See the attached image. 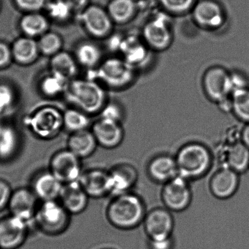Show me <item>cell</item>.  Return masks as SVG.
I'll return each mask as SVG.
<instances>
[{"label": "cell", "instance_id": "cell-2", "mask_svg": "<svg viewBox=\"0 0 249 249\" xmlns=\"http://www.w3.org/2000/svg\"><path fill=\"white\" fill-rule=\"evenodd\" d=\"M64 94L67 101L75 108L89 116L101 113L107 104L106 90L94 79L71 80Z\"/></svg>", "mask_w": 249, "mask_h": 249}, {"label": "cell", "instance_id": "cell-40", "mask_svg": "<svg viewBox=\"0 0 249 249\" xmlns=\"http://www.w3.org/2000/svg\"><path fill=\"white\" fill-rule=\"evenodd\" d=\"M12 192L13 190L9 183L0 179V211L8 206Z\"/></svg>", "mask_w": 249, "mask_h": 249}, {"label": "cell", "instance_id": "cell-14", "mask_svg": "<svg viewBox=\"0 0 249 249\" xmlns=\"http://www.w3.org/2000/svg\"><path fill=\"white\" fill-rule=\"evenodd\" d=\"M79 19L87 33L95 38L106 37L113 29L114 22L108 12L99 6L85 7Z\"/></svg>", "mask_w": 249, "mask_h": 249}, {"label": "cell", "instance_id": "cell-33", "mask_svg": "<svg viewBox=\"0 0 249 249\" xmlns=\"http://www.w3.org/2000/svg\"><path fill=\"white\" fill-rule=\"evenodd\" d=\"M146 46H148L145 42L141 43L133 38L121 41L120 50L123 53L124 59L135 67L146 56Z\"/></svg>", "mask_w": 249, "mask_h": 249}, {"label": "cell", "instance_id": "cell-6", "mask_svg": "<svg viewBox=\"0 0 249 249\" xmlns=\"http://www.w3.org/2000/svg\"><path fill=\"white\" fill-rule=\"evenodd\" d=\"M94 72L102 84L115 89L129 86L136 76L135 67L124 58L118 57L102 61Z\"/></svg>", "mask_w": 249, "mask_h": 249}, {"label": "cell", "instance_id": "cell-17", "mask_svg": "<svg viewBox=\"0 0 249 249\" xmlns=\"http://www.w3.org/2000/svg\"><path fill=\"white\" fill-rule=\"evenodd\" d=\"M63 184L50 170L38 171L31 180V190L40 202L59 199Z\"/></svg>", "mask_w": 249, "mask_h": 249}, {"label": "cell", "instance_id": "cell-32", "mask_svg": "<svg viewBox=\"0 0 249 249\" xmlns=\"http://www.w3.org/2000/svg\"><path fill=\"white\" fill-rule=\"evenodd\" d=\"M89 116L77 108L67 109L63 113L64 129L70 133L87 129L90 124Z\"/></svg>", "mask_w": 249, "mask_h": 249}, {"label": "cell", "instance_id": "cell-43", "mask_svg": "<svg viewBox=\"0 0 249 249\" xmlns=\"http://www.w3.org/2000/svg\"><path fill=\"white\" fill-rule=\"evenodd\" d=\"M151 249H172V237L160 240H150Z\"/></svg>", "mask_w": 249, "mask_h": 249}, {"label": "cell", "instance_id": "cell-39", "mask_svg": "<svg viewBox=\"0 0 249 249\" xmlns=\"http://www.w3.org/2000/svg\"><path fill=\"white\" fill-rule=\"evenodd\" d=\"M101 114V118L111 119L120 123L123 117L121 108L115 104H107L102 109Z\"/></svg>", "mask_w": 249, "mask_h": 249}, {"label": "cell", "instance_id": "cell-23", "mask_svg": "<svg viewBox=\"0 0 249 249\" xmlns=\"http://www.w3.org/2000/svg\"><path fill=\"white\" fill-rule=\"evenodd\" d=\"M67 144V148L80 160L94 155L99 146L94 134L91 129H89L70 133Z\"/></svg>", "mask_w": 249, "mask_h": 249}, {"label": "cell", "instance_id": "cell-18", "mask_svg": "<svg viewBox=\"0 0 249 249\" xmlns=\"http://www.w3.org/2000/svg\"><path fill=\"white\" fill-rule=\"evenodd\" d=\"M239 173L229 167L217 171L210 180L209 187L211 194L216 198H230L236 194L240 185Z\"/></svg>", "mask_w": 249, "mask_h": 249}, {"label": "cell", "instance_id": "cell-21", "mask_svg": "<svg viewBox=\"0 0 249 249\" xmlns=\"http://www.w3.org/2000/svg\"><path fill=\"white\" fill-rule=\"evenodd\" d=\"M89 199L79 181H77L63 184L58 201L72 215H77L87 209Z\"/></svg>", "mask_w": 249, "mask_h": 249}, {"label": "cell", "instance_id": "cell-19", "mask_svg": "<svg viewBox=\"0 0 249 249\" xmlns=\"http://www.w3.org/2000/svg\"><path fill=\"white\" fill-rule=\"evenodd\" d=\"M79 182L90 198L99 199L111 195L108 171L99 168L84 171Z\"/></svg>", "mask_w": 249, "mask_h": 249}, {"label": "cell", "instance_id": "cell-20", "mask_svg": "<svg viewBox=\"0 0 249 249\" xmlns=\"http://www.w3.org/2000/svg\"><path fill=\"white\" fill-rule=\"evenodd\" d=\"M108 172L110 192L113 196L130 192L137 180V172L129 163H118Z\"/></svg>", "mask_w": 249, "mask_h": 249}, {"label": "cell", "instance_id": "cell-26", "mask_svg": "<svg viewBox=\"0 0 249 249\" xmlns=\"http://www.w3.org/2000/svg\"><path fill=\"white\" fill-rule=\"evenodd\" d=\"M77 65L74 56L66 51H60L51 57L50 71L60 75L69 81L75 79L78 71Z\"/></svg>", "mask_w": 249, "mask_h": 249}, {"label": "cell", "instance_id": "cell-42", "mask_svg": "<svg viewBox=\"0 0 249 249\" xmlns=\"http://www.w3.org/2000/svg\"><path fill=\"white\" fill-rule=\"evenodd\" d=\"M12 57L11 50L6 44L0 43V67L7 64Z\"/></svg>", "mask_w": 249, "mask_h": 249}, {"label": "cell", "instance_id": "cell-24", "mask_svg": "<svg viewBox=\"0 0 249 249\" xmlns=\"http://www.w3.org/2000/svg\"><path fill=\"white\" fill-rule=\"evenodd\" d=\"M12 57L19 64L28 65L34 63L40 54L38 41L24 36L15 41L11 49Z\"/></svg>", "mask_w": 249, "mask_h": 249}, {"label": "cell", "instance_id": "cell-44", "mask_svg": "<svg viewBox=\"0 0 249 249\" xmlns=\"http://www.w3.org/2000/svg\"><path fill=\"white\" fill-rule=\"evenodd\" d=\"M73 10L84 9L89 0H66Z\"/></svg>", "mask_w": 249, "mask_h": 249}, {"label": "cell", "instance_id": "cell-7", "mask_svg": "<svg viewBox=\"0 0 249 249\" xmlns=\"http://www.w3.org/2000/svg\"><path fill=\"white\" fill-rule=\"evenodd\" d=\"M81 160L68 148L62 149L51 156L48 169L63 184L79 181L84 172Z\"/></svg>", "mask_w": 249, "mask_h": 249}, {"label": "cell", "instance_id": "cell-31", "mask_svg": "<svg viewBox=\"0 0 249 249\" xmlns=\"http://www.w3.org/2000/svg\"><path fill=\"white\" fill-rule=\"evenodd\" d=\"M70 82L60 75L50 71L40 80L39 89L43 96L54 98L65 94Z\"/></svg>", "mask_w": 249, "mask_h": 249}, {"label": "cell", "instance_id": "cell-35", "mask_svg": "<svg viewBox=\"0 0 249 249\" xmlns=\"http://www.w3.org/2000/svg\"><path fill=\"white\" fill-rule=\"evenodd\" d=\"M39 51L41 54L52 57L60 52L62 46V40L58 34L46 32L38 41Z\"/></svg>", "mask_w": 249, "mask_h": 249}, {"label": "cell", "instance_id": "cell-9", "mask_svg": "<svg viewBox=\"0 0 249 249\" xmlns=\"http://www.w3.org/2000/svg\"><path fill=\"white\" fill-rule=\"evenodd\" d=\"M202 84L207 96L218 104L230 99L232 94L231 73L219 66L206 71Z\"/></svg>", "mask_w": 249, "mask_h": 249}, {"label": "cell", "instance_id": "cell-28", "mask_svg": "<svg viewBox=\"0 0 249 249\" xmlns=\"http://www.w3.org/2000/svg\"><path fill=\"white\" fill-rule=\"evenodd\" d=\"M74 57L78 65L89 69H94L101 63V50L96 44L85 41L77 45Z\"/></svg>", "mask_w": 249, "mask_h": 249}, {"label": "cell", "instance_id": "cell-30", "mask_svg": "<svg viewBox=\"0 0 249 249\" xmlns=\"http://www.w3.org/2000/svg\"><path fill=\"white\" fill-rule=\"evenodd\" d=\"M135 0H112L109 4L107 12L114 23H128L136 13Z\"/></svg>", "mask_w": 249, "mask_h": 249}, {"label": "cell", "instance_id": "cell-10", "mask_svg": "<svg viewBox=\"0 0 249 249\" xmlns=\"http://www.w3.org/2000/svg\"><path fill=\"white\" fill-rule=\"evenodd\" d=\"M142 224L150 240L172 237L174 228V218L171 211L165 207H157L146 212Z\"/></svg>", "mask_w": 249, "mask_h": 249}, {"label": "cell", "instance_id": "cell-34", "mask_svg": "<svg viewBox=\"0 0 249 249\" xmlns=\"http://www.w3.org/2000/svg\"><path fill=\"white\" fill-rule=\"evenodd\" d=\"M231 98L234 114L241 121L249 124V87L233 92Z\"/></svg>", "mask_w": 249, "mask_h": 249}, {"label": "cell", "instance_id": "cell-13", "mask_svg": "<svg viewBox=\"0 0 249 249\" xmlns=\"http://www.w3.org/2000/svg\"><path fill=\"white\" fill-rule=\"evenodd\" d=\"M40 202L30 187H19L13 190L7 208L9 214L29 224L34 221Z\"/></svg>", "mask_w": 249, "mask_h": 249}, {"label": "cell", "instance_id": "cell-15", "mask_svg": "<svg viewBox=\"0 0 249 249\" xmlns=\"http://www.w3.org/2000/svg\"><path fill=\"white\" fill-rule=\"evenodd\" d=\"M192 18L197 24L206 29L220 28L226 20L223 7L213 0H201L192 9Z\"/></svg>", "mask_w": 249, "mask_h": 249}, {"label": "cell", "instance_id": "cell-11", "mask_svg": "<svg viewBox=\"0 0 249 249\" xmlns=\"http://www.w3.org/2000/svg\"><path fill=\"white\" fill-rule=\"evenodd\" d=\"M29 233V223L11 214L0 219V249H17Z\"/></svg>", "mask_w": 249, "mask_h": 249}, {"label": "cell", "instance_id": "cell-45", "mask_svg": "<svg viewBox=\"0 0 249 249\" xmlns=\"http://www.w3.org/2000/svg\"><path fill=\"white\" fill-rule=\"evenodd\" d=\"M241 141L249 148V124L244 127L241 134Z\"/></svg>", "mask_w": 249, "mask_h": 249}, {"label": "cell", "instance_id": "cell-8", "mask_svg": "<svg viewBox=\"0 0 249 249\" xmlns=\"http://www.w3.org/2000/svg\"><path fill=\"white\" fill-rule=\"evenodd\" d=\"M163 185L161 196L165 208L171 212H180L190 206L192 195L189 180L178 175Z\"/></svg>", "mask_w": 249, "mask_h": 249}, {"label": "cell", "instance_id": "cell-3", "mask_svg": "<svg viewBox=\"0 0 249 249\" xmlns=\"http://www.w3.org/2000/svg\"><path fill=\"white\" fill-rule=\"evenodd\" d=\"M174 157L179 175L189 180L206 175L211 170L213 162L209 148L197 142L184 144Z\"/></svg>", "mask_w": 249, "mask_h": 249}, {"label": "cell", "instance_id": "cell-5", "mask_svg": "<svg viewBox=\"0 0 249 249\" xmlns=\"http://www.w3.org/2000/svg\"><path fill=\"white\" fill-rule=\"evenodd\" d=\"M25 124L36 138L43 141L52 140L64 129L62 112L51 106L37 109L26 118Z\"/></svg>", "mask_w": 249, "mask_h": 249}, {"label": "cell", "instance_id": "cell-25", "mask_svg": "<svg viewBox=\"0 0 249 249\" xmlns=\"http://www.w3.org/2000/svg\"><path fill=\"white\" fill-rule=\"evenodd\" d=\"M21 138L14 127L0 125V160L14 158L21 146Z\"/></svg>", "mask_w": 249, "mask_h": 249}, {"label": "cell", "instance_id": "cell-29", "mask_svg": "<svg viewBox=\"0 0 249 249\" xmlns=\"http://www.w3.org/2000/svg\"><path fill=\"white\" fill-rule=\"evenodd\" d=\"M228 167L239 174L249 169V148L242 142H238L229 148L227 155Z\"/></svg>", "mask_w": 249, "mask_h": 249}, {"label": "cell", "instance_id": "cell-41", "mask_svg": "<svg viewBox=\"0 0 249 249\" xmlns=\"http://www.w3.org/2000/svg\"><path fill=\"white\" fill-rule=\"evenodd\" d=\"M14 101V93L7 86L0 87V110L11 106Z\"/></svg>", "mask_w": 249, "mask_h": 249}, {"label": "cell", "instance_id": "cell-12", "mask_svg": "<svg viewBox=\"0 0 249 249\" xmlns=\"http://www.w3.org/2000/svg\"><path fill=\"white\" fill-rule=\"evenodd\" d=\"M142 39L153 50L161 51L169 48L172 34L167 19L158 16L149 20L143 27Z\"/></svg>", "mask_w": 249, "mask_h": 249}, {"label": "cell", "instance_id": "cell-27", "mask_svg": "<svg viewBox=\"0 0 249 249\" xmlns=\"http://www.w3.org/2000/svg\"><path fill=\"white\" fill-rule=\"evenodd\" d=\"M19 28L24 36L34 38L47 32L48 19L38 12H28L19 20Z\"/></svg>", "mask_w": 249, "mask_h": 249}, {"label": "cell", "instance_id": "cell-22", "mask_svg": "<svg viewBox=\"0 0 249 249\" xmlns=\"http://www.w3.org/2000/svg\"><path fill=\"white\" fill-rule=\"evenodd\" d=\"M147 172L151 179L162 184L179 175L174 156L167 154H162L151 159L148 164Z\"/></svg>", "mask_w": 249, "mask_h": 249}, {"label": "cell", "instance_id": "cell-38", "mask_svg": "<svg viewBox=\"0 0 249 249\" xmlns=\"http://www.w3.org/2000/svg\"><path fill=\"white\" fill-rule=\"evenodd\" d=\"M19 9L27 12H35L45 8L50 0H15Z\"/></svg>", "mask_w": 249, "mask_h": 249}, {"label": "cell", "instance_id": "cell-4", "mask_svg": "<svg viewBox=\"0 0 249 249\" xmlns=\"http://www.w3.org/2000/svg\"><path fill=\"white\" fill-rule=\"evenodd\" d=\"M71 216L58 200L43 201L38 205L33 222L45 235L57 236L69 228Z\"/></svg>", "mask_w": 249, "mask_h": 249}, {"label": "cell", "instance_id": "cell-16", "mask_svg": "<svg viewBox=\"0 0 249 249\" xmlns=\"http://www.w3.org/2000/svg\"><path fill=\"white\" fill-rule=\"evenodd\" d=\"M91 130L98 145L108 150L118 147L124 140L121 123L111 119L100 118L93 124Z\"/></svg>", "mask_w": 249, "mask_h": 249}, {"label": "cell", "instance_id": "cell-36", "mask_svg": "<svg viewBox=\"0 0 249 249\" xmlns=\"http://www.w3.org/2000/svg\"><path fill=\"white\" fill-rule=\"evenodd\" d=\"M47 8L49 16L57 21L67 20L73 11L72 6L66 0H56L49 2Z\"/></svg>", "mask_w": 249, "mask_h": 249}, {"label": "cell", "instance_id": "cell-1", "mask_svg": "<svg viewBox=\"0 0 249 249\" xmlns=\"http://www.w3.org/2000/svg\"><path fill=\"white\" fill-rule=\"evenodd\" d=\"M146 214L145 203L132 192L113 196L106 208L107 221L119 230L129 231L143 223Z\"/></svg>", "mask_w": 249, "mask_h": 249}, {"label": "cell", "instance_id": "cell-37", "mask_svg": "<svg viewBox=\"0 0 249 249\" xmlns=\"http://www.w3.org/2000/svg\"><path fill=\"white\" fill-rule=\"evenodd\" d=\"M161 6L171 14L181 15L193 8L195 0H158Z\"/></svg>", "mask_w": 249, "mask_h": 249}]
</instances>
